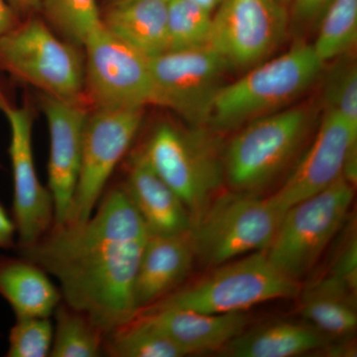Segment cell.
<instances>
[{"label":"cell","instance_id":"1","mask_svg":"<svg viewBox=\"0 0 357 357\" xmlns=\"http://www.w3.org/2000/svg\"><path fill=\"white\" fill-rule=\"evenodd\" d=\"M149 232L123 185L103 194L91 217L54 225L20 255L55 277L62 301L109 335L137 314L134 283Z\"/></svg>","mask_w":357,"mask_h":357},{"label":"cell","instance_id":"2","mask_svg":"<svg viewBox=\"0 0 357 357\" xmlns=\"http://www.w3.org/2000/svg\"><path fill=\"white\" fill-rule=\"evenodd\" d=\"M324 65L312 45L299 44L253 66L248 74L220 89L206 126L215 131H229L283 109L311 88Z\"/></svg>","mask_w":357,"mask_h":357},{"label":"cell","instance_id":"3","mask_svg":"<svg viewBox=\"0 0 357 357\" xmlns=\"http://www.w3.org/2000/svg\"><path fill=\"white\" fill-rule=\"evenodd\" d=\"M286 211L268 198L236 191L211 202L191 229L195 255L206 266L265 251Z\"/></svg>","mask_w":357,"mask_h":357},{"label":"cell","instance_id":"4","mask_svg":"<svg viewBox=\"0 0 357 357\" xmlns=\"http://www.w3.org/2000/svg\"><path fill=\"white\" fill-rule=\"evenodd\" d=\"M311 121L306 107H291L246 123L223 155L225 177L234 191L255 194L278 178L304 144Z\"/></svg>","mask_w":357,"mask_h":357},{"label":"cell","instance_id":"5","mask_svg":"<svg viewBox=\"0 0 357 357\" xmlns=\"http://www.w3.org/2000/svg\"><path fill=\"white\" fill-rule=\"evenodd\" d=\"M141 152L182 199L194 223L225 178L223 157L215 138L203 130V126L183 129L162 123Z\"/></svg>","mask_w":357,"mask_h":357},{"label":"cell","instance_id":"6","mask_svg":"<svg viewBox=\"0 0 357 357\" xmlns=\"http://www.w3.org/2000/svg\"><path fill=\"white\" fill-rule=\"evenodd\" d=\"M299 290L298 282L275 269L265 251H257L220 265L208 276L177 289L153 306L229 314L268 301L292 299Z\"/></svg>","mask_w":357,"mask_h":357},{"label":"cell","instance_id":"7","mask_svg":"<svg viewBox=\"0 0 357 357\" xmlns=\"http://www.w3.org/2000/svg\"><path fill=\"white\" fill-rule=\"evenodd\" d=\"M354 185L344 177L289 208L265 253L275 269L298 282L318 262L344 222Z\"/></svg>","mask_w":357,"mask_h":357},{"label":"cell","instance_id":"8","mask_svg":"<svg viewBox=\"0 0 357 357\" xmlns=\"http://www.w3.org/2000/svg\"><path fill=\"white\" fill-rule=\"evenodd\" d=\"M75 46L42 21L30 20L0 38V69L43 95L84 102V61Z\"/></svg>","mask_w":357,"mask_h":357},{"label":"cell","instance_id":"9","mask_svg":"<svg viewBox=\"0 0 357 357\" xmlns=\"http://www.w3.org/2000/svg\"><path fill=\"white\" fill-rule=\"evenodd\" d=\"M84 91L96 109H144L154 105L150 57L105 25L84 44Z\"/></svg>","mask_w":357,"mask_h":357},{"label":"cell","instance_id":"10","mask_svg":"<svg viewBox=\"0 0 357 357\" xmlns=\"http://www.w3.org/2000/svg\"><path fill=\"white\" fill-rule=\"evenodd\" d=\"M229 68L210 46L169 49L150 57L154 105L173 110L192 126H206Z\"/></svg>","mask_w":357,"mask_h":357},{"label":"cell","instance_id":"11","mask_svg":"<svg viewBox=\"0 0 357 357\" xmlns=\"http://www.w3.org/2000/svg\"><path fill=\"white\" fill-rule=\"evenodd\" d=\"M143 116L144 109H96L89 114L76 191L63 225L83 222L91 217L110 176L139 131Z\"/></svg>","mask_w":357,"mask_h":357},{"label":"cell","instance_id":"12","mask_svg":"<svg viewBox=\"0 0 357 357\" xmlns=\"http://www.w3.org/2000/svg\"><path fill=\"white\" fill-rule=\"evenodd\" d=\"M289 24L282 0H222L213 13L208 46L229 67L250 69L273 53Z\"/></svg>","mask_w":357,"mask_h":357},{"label":"cell","instance_id":"13","mask_svg":"<svg viewBox=\"0 0 357 357\" xmlns=\"http://www.w3.org/2000/svg\"><path fill=\"white\" fill-rule=\"evenodd\" d=\"M1 110L10 129L8 153L13 177L15 248L22 249L37 243L50 231L55 223V204L48 187L40 182L35 166L31 107L28 105L15 107L4 98Z\"/></svg>","mask_w":357,"mask_h":357},{"label":"cell","instance_id":"14","mask_svg":"<svg viewBox=\"0 0 357 357\" xmlns=\"http://www.w3.org/2000/svg\"><path fill=\"white\" fill-rule=\"evenodd\" d=\"M357 155V126L325 112L311 146L270 199L287 211L342 177L345 163Z\"/></svg>","mask_w":357,"mask_h":357},{"label":"cell","instance_id":"15","mask_svg":"<svg viewBox=\"0 0 357 357\" xmlns=\"http://www.w3.org/2000/svg\"><path fill=\"white\" fill-rule=\"evenodd\" d=\"M41 105L50 135L48 189L55 204L54 225H59L65 222L76 191L89 112L84 102L46 95L42 96Z\"/></svg>","mask_w":357,"mask_h":357},{"label":"cell","instance_id":"16","mask_svg":"<svg viewBox=\"0 0 357 357\" xmlns=\"http://www.w3.org/2000/svg\"><path fill=\"white\" fill-rule=\"evenodd\" d=\"M195 258L191 231L177 236L149 234L134 283L137 314L180 288Z\"/></svg>","mask_w":357,"mask_h":357},{"label":"cell","instance_id":"17","mask_svg":"<svg viewBox=\"0 0 357 357\" xmlns=\"http://www.w3.org/2000/svg\"><path fill=\"white\" fill-rule=\"evenodd\" d=\"M138 314L165 333L185 356L220 351L248 328L250 319L244 312L206 314L159 306L147 307Z\"/></svg>","mask_w":357,"mask_h":357},{"label":"cell","instance_id":"18","mask_svg":"<svg viewBox=\"0 0 357 357\" xmlns=\"http://www.w3.org/2000/svg\"><path fill=\"white\" fill-rule=\"evenodd\" d=\"M152 236L191 231L192 218L182 199L149 165L142 152L133 154L123 185Z\"/></svg>","mask_w":357,"mask_h":357},{"label":"cell","instance_id":"19","mask_svg":"<svg viewBox=\"0 0 357 357\" xmlns=\"http://www.w3.org/2000/svg\"><path fill=\"white\" fill-rule=\"evenodd\" d=\"M171 0H115L102 24L148 57L168 50Z\"/></svg>","mask_w":357,"mask_h":357},{"label":"cell","instance_id":"20","mask_svg":"<svg viewBox=\"0 0 357 357\" xmlns=\"http://www.w3.org/2000/svg\"><path fill=\"white\" fill-rule=\"evenodd\" d=\"M0 296L15 317L50 318L62 301L49 274L23 256L0 255Z\"/></svg>","mask_w":357,"mask_h":357},{"label":"cell","instance_id":"21","mask_svg":"<svg viewBox=\"0 0 357 357\" xmlns=\"http://www.w3.org/2000/svg\"><path fill=\"white\" fill-rule=\"evenodd\" d=\"M323 333L311 326L276 321L239 333L218 354L231 357H292L326 344Z\"/></svg>","mask_w":357,"mask_h":357},{"label":"cell","instance_id":"22","mask_svg":"<svg viewBox=\"0 0 357 357\" xmlns=\"http://www.w3.org/2000/svg\"><path fill=\"white\" fill-rule=\"evenodd\" d=\"M356 296L326 276L305 291L301 314L323 335L345 337L356 328Z\"/></svg>","mask_w":357,"mask_h":357},{"label":"cell","instance_id":"23","mask_svg":"<svg viewBox=\"0 0 357 357\" xmlns=\"http://www.w3.org/2000/svg\"><path fill=\"white\" fill-rule=\"evenodd\" d=\"M51 357H98L105 352L107 333L88 314L61 301L54 312Z\"/></svg>","mask_w":357,"mask_h":357},{"label":"cell","instance_id":"24","mask_svg":"<svg viewBox=\"0 0 357 357\" xmlns=\"http://www.w3.org/2000/svg\"><path fill=\"white\" fill-rule=\"evenodd\" d=\"M105 352L114 357L185 356L165 333L139 314L107 335Z\"/></svg>","mask_w":357,"mask_h":357},{"label":"cell","instance_id":"25","mask_svg":"<svg viewBox=\"0 0 357 357\" xmlns=\"http://www.w3.org/2000/svg\"><path fill=\"white\" fill-rule=\"evenodd\" d=\"M318 34L311 44L326 64L342 57L357 41V0H333L318 22Z\"/></svg>","mask_w":357,"mask_h":357},{"label":"cell","instance_id":"26","mask_svg":"<svg viewBox=\"0 0 357 357\" xmlns=\"http://www.w3.org/2000/svg\"><path fill=\"white\" fill-rule=\"evenodd\" d=\"M213 13L192 0H171L168 14V50L208 46Z\"/></svg>","mask_w":357,"mask_h":357},{"label":"cell","instance_id":"27","mask_svg":"<svg viewBox=\"0 0 357 357\" xmlns=\"http://www.w3.org/2000/svg\"><path fill=\"white\" fill-rule=\"evenodd\" d=\"M41 7L59 32L79 46L102 23L96 0H42Z\"/></svg>","mask_w":357,"mask_h":357},{"label":"cell","instance_id":"28","mask_svg":"<svg viewBox=\"0 0 357 357\" xmlns=\"http://www.w3.org/2000/svg\"><path fill=\"white\" fill-rule=\"evenodd\" d=\"M324 105L325 112L357 126V67L354 61H342L328 73Z\"/></svg>","mask_w":357,"mask_h":357},{"label":"cell","instance_id":"29","mask_svg":"<svg viewBox=\"0 0 357 357\" xmlns=\"http://www.w3.org/2000/svg\"><path fill=\"white\" fill-rule=\"evenodd\" d=\"M54 325L45 317H16L8 337V357L50 356Z\"/></svg>","mask_w":357,"mask_h":357},{"label":"cell","instance_id":"30","mask_svg":"<svg viewBox=\"0 0 357 357\" xmlns=\"http://www.w3.org/2000/svg\"><path fill=\"white\" fill-rule=\"evenodd\" d=\"M328 277L340 282L352 293L357 289V241L356 236H351L342 246L337 259L333 263Z\"/></svg>","mask_w":357,"mask_h":357},{"label":"cell","instance_id":"31","mask_svg":"<svg viewBox=\"0 0 357 357\" xmlns=\"http://www.w3.org/2000/svg\"><path fill=\"white\" fill-rule=\"evenodd\" d=\"M332 1L333 0H291V15L298 24H318L319 18Z\"/></svg>","mask_w":357,"mask_h":357},{"label":"cell","instance_id":"32","mask_svg":"<svg viewBox=\"0 0 357 357\" xmlns=\"http://www.w3.org/2000/svg\"><path fill=\"white\" fill-rule=\"evenodd\" d=\"M16 246V227L13 215L0 203V248L11 249Z\"/></svg>","mask_w":357,"mask_h":357},{"label":"cell","instance_id":"33","mask_svg":"<svg viewBox=\"0 0 357 357\" xmlns=\"http://www.w3.org/2000/svg\"><path fill=\"white\" fill-rule=\"evenodd\" d=\"M20 24L16 14L7 0H0V38Z\"/></svg>","mask_w":357,"mask_h":357},{"label":"cell","instance_id":"34","mask_svg":"<svg viewBox=\"0 0 357 357\" xmlns=\"http://www.w3.org/2000/svg\"><path fill=\"white\" fill-rule=\"evenodd\" d=\"M10 2L24 10H37L42 6V0H10Z\"/></svg>","mask_w":357,"mask_h":357},{"label":"cell","instance_id":"35","mask_svg":"<svg viewBox=\"0 0 357 357\" xmlns=\"http://www.w3.org/2000/svg\"><path fill=\"white\" fill-rule=\"evenodd\" d=\"M192 1L199 4V6H203L204 8L208 9V10L211 11V13H215V9L222 3V0H192Z\"/></svg>","mask_w":357,"mask_h":357},{"label":"cell","instance_id":"36","mask_svg":"<svg viewBox=\"0 0 357 357\" xmlns=\"http://www.w3.org/2000/svg\"><path fill=\"white\" fill-rule=\"evenodd\" d=\"M4 98H6V96L2 95L1 91H0V109H1L2 103H3Z\"/></svg>","mask_w":357,"mask_h":357},{"label":"cell","instance_id":"37","mask_svg":"<svg viewBox=\"0 0 357 357\" xmlns=\"http://www.w3.org/2000/svg\"><path fill=\"white\" fill-rule=\"evenodd\" d=\"M282 1H289V2H290L291 0H282Z\"/></svg>","mask_w":357,"mask_h":357}]
</instances>
